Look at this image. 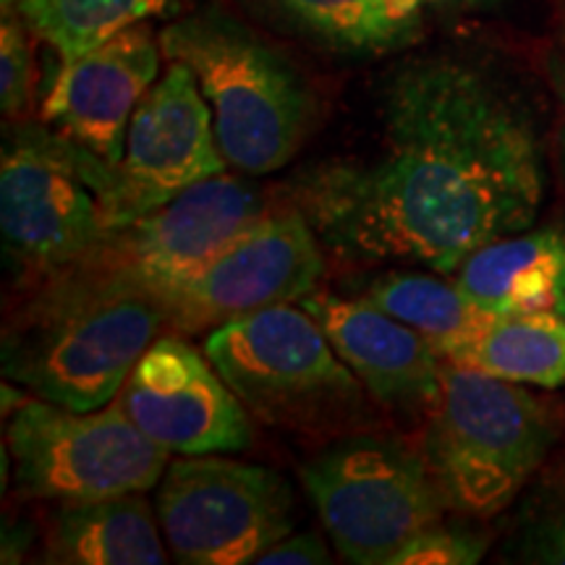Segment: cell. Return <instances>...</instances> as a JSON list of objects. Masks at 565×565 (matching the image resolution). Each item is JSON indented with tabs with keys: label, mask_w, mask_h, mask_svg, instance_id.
Wrapping results in <instances>:
<instances>
[{
	"label": "cell",
	"mask_w": 565,
	"mask_h": 565,
	"mask_svg": "<svg viewBox=\"0 0 565 565\" xmlns=\"http://www.w3.org/2000/svg\"><path fill=\"white\" fill-rule=\"evenodd\" d=\"M377 116L372 152L309 168L288 189L324 249L450 275L532 228L545 200L542 141L490 74L450 55L406 61L380 89Z\"/></svg>",
	"instance_id": "obj_1"
},
{
	"label": "cell",
	"mask_w": 565,
	"mask_h": 565,
	"mask_svg": "<svg viewBox=\"0 0 565 565\" xmlns=\"http://www.w3.org/2000/svg\"><path fill=\"white\" fill-rule=\"evenodd\" d=\"M160 45L168 61L192 68L231 168L267 175L296 158L312 129L315 97L299 68L263 34L207 6L168 24Z\"/></svg>",
	"instance_id": "obj_2"
},
{
	"label": "cell",
	"mask_w": 565,
	"mask_h": 565,
	"mask_svg": "<svg viewBox=\"0 0 565 565\" xmlns=\"http://www.w3.org/2000/svg\"><path fill=\"white\" fill-rule=\"evenodd\" d=\"M267 212L270 200L257 183L215 175L150 215L103 233L100 242L79 259L34 282L30 299L152 296L162 301Z\"/></svg>",
	"instance_id": "obj_3"
},
{
	"label": "cell",
	"mask_w": 565,
	"mask_h": 565,
	"mask_svg": "<svg viewBox=\"0 0 565 565\" xmlns=\"http://www.w3.org/2000/svg\"><path fill=\"white\" fill-rule=\"evenodd\" d=\"M555 435L550 406L524 387L445 359L440 404L419 454L448 511L484 519L513 503Z\"/></svg>",
	"instance_id": "obj_4"
},
{
	"label": "cell",
	"mask_w": 565,
	"mask_h": 565,
	"mask_svg": "<svg viewBox=\"0 0 565 565\" xmlns=\"http://www.w3.org/2000/svg\"><path fill=\"white\" fill-rule=\"evenodd\" d=\"M202 351L246 412L270 427L328 433L366 419L370 393L303 307L233 317L210 330Z\"/></svg>",
	"instance_id": "obj_5"
},
{
	"label": "cell",
	"mask_w": 565,
	"mask_h": 565,
	"mask_svg": "<svg viewBox=\"0 0 565 565\" xmlns=\"http://www.w3.org/2000/svg\"><path fill=\"white\" fill-rule=\"evenodd\" d=\"M162 330L166 307L152 296L26 299L3 330V374L47 404L95 412L121 393Z\"/></svg>",
	"instance_id": "obj_6"
},
{
	"label": "cell",
	"mask_w": 565,
	"mask_h": 565,
	"mask_svg": "<svg viewBox=\"0 0 565 565\" xmlns=\"http://www.w3.org/2000/svg\"><path fill=\"white\" fill-rule=\"evenodd\" d=\"M116 168L40 124L6 131L0 231L6 257L34 282L68 267L108 233Z\"/></svg>",
	"instance_id": "obj_7"
},
{
	"label": "cell",
	"mask_w": 565,
	"mask_h": 565,
	"mask_svg": "<svg viewBox=\"0 0 565 565\" xmlns=\"http://www.w3.org/2000/svg\"><path fill=\"white\" fill-rule=\"evenodd\" d=\"M301 482L338 555L353 565H391L448 511L419 450L372 433L324 445L303 463Z\"/></svg>",
	"instance_id": "obj_8"
},
{
	"label": "cell",
	"mask_w": 565,
	"mask_h": 565,
	"mask_svg": "<svg viewBox=\"0 0 565 565\" xmlns=\"http://www.w3.org/2000/svg\"><path fill=\"white\" fill-rule=\"evenodd\" d=\"M6 437L17 490L30 500L87 503L147 492L171 463V454L141 433L118 401L95 412L24 401Z\"/></svg>",
	"instance_id": "obj_9"
},
{
	"label": "cell",
	"mask_w": 565,
	"mask_h": 565,
	"mask_svg": "<svg viewBox=\"0 0 565 565\" xmlns=\"http://www.w3.org/2000/svg\"><path fill=\"white\" fill-rule=\"evenodd\" d=\"M154 508L166 545L183 565L257 563L296 529L291 484L267 466L223 454L168 463Z\"/></svg>",
	"instance_id": "obj_10"
},
{
	"label": "cell",
	"mask_w": 565,
	"mask_h": 565,
	"mask_svg": "<svg viewBox=\"0 0 565 565\" xmlns=\"http://www.w3.org/2000/svg\"><path fill=\"white\" fill-rule=\"evenodd\" d=\"M322 242L296 204L270 210L231 242L207 267L162 299L168 330L200 335L223 322L317 291Z\"/></svg>",
	"instance_id": "obj_11"
},
{
	"label": "cell",
	"mask_w": 565,
	"mask_h": 565,
	"mask_svg": "<svg viewBox=\"0 0 565 565\" xmlns=\"http://www.w3.org/2000/svg\"><path fill=\"white\" fill-rule=\"evenodd\" d=\"M228 171L210 103L192 68L168 61L134 110L124 160L113 171L108 231L160 210L175 196Z\"/></svg>",
	"instance_id": "obj_12"
},
{
	"label": "cell",
	"mask_w": 565,
	"mask_h": 565,
	"mask_svg": "<svg viewBox=\"0 0 565 565\" xmlns=\"http://www.w3.org/2000/svg\"><path fill=\"white\" fill-rule=\"evenodd\" d=\"M116 401L168 454H236L254 440L252 414L207 353L179 333L160 335L141 353Z\"/></svg>",
	"instance_id": "obj_13"
},
{
	"label": "cell",
	"mask_w": 565,
	"mask_h": 565,
	"mask_svg": "<svg viewBox=\"0 0 565 565\" xmlns=\"http://www.w3.org/2000/svg\"><path fill=\"white\" fill-rule=\"evenodd\" d=\"M162 55L160 34L147 21L118 32L58 68L42 118L116 168L124 160L134 110L158 82Z\"/></svg>",
	"instance_id": "obj_14"
},
{
	"label": "cell",
	"mask_w": 565,
	"mask_h": 565,
	"mask_svg": "<svg viewBox=\"0 0 565 565\" xmlns=\"http://www.w3.org/2000/svg\"><path fill=\"white\" fill-rule=\"evenodd\" d=\"M301 307L320 322L372 401L408 422L429 419L440 404L445 359L427 338L362 296L345 299L333 291H312Z\"/></svg>",
	"instance_id": "obj_15"
},
{
	"label": "cell",
	"mask_w": 565,
	"mask_h": 565,
	"mask_svg": "<svg viewBox=\"0 0 565 565\" xmlns=\"http://www.w3.org/2000/svg\"><path fill=\"white\" fill-rule=\"evenodd\" d=\"M254 17L270 21L328 53L372 58L408 47L422 34L429 0H242Z\"/></svg>",
	"instance_id": "obj_16"
},
{
	"label": "cell",
	"mask_w": 565,
	"mask_h": 565,
	"mask_svg": "<svg viewBox=\"0 0 565 565\" xmlns=\"http://www.w3.org/2000/svg\"><path fill=\"white\" fill-rule=\"evenodd\" d=\"M458 286L500 317H565V233H511L482 246L458 267Z\"/></svg>",
	"instance_id": "obj_17"
},
{
	"label": "cell",
	"mask_w": 565,
	"mask_h": 565,
	"mask_svg": "<svg viewBox=\"0 0 565 565\" xmlns=\"http://www.w3.org/2000/svg\"><path fill=\"white\" fill-rule=\"evenodd\" d=\"M160 519L141 492L61 503L45 534L42 561L55 565L168 563Z\"/></svg>",
	"instance_id": "obj_18"
},
{
	"label": "cell",
	"mask_w": 565,
	"mask_h": 565,
	"mask_svg": "<svg viewBox=\"0 0 565 565\" xmlns=\"http://www.w3.org/2000/svg\"><path fill=\"white\" fill-rule=\"evenodd\" d=\"M364 282L362 299L414 328L443 359L456 356L500 320L458 282L429 273H383Z\"/></svg>",
	"instance_id": "obj_19"
},
{
	"label": "cell",
	"mask_w": 565,
	"mask_h": 565,
	"mask_svg": "<svg viewBox=\"0 0 565 565\" xmlns=\"http://www.w3.org/2000/svg\"><path fill=\"white\" fill-rule=\"evenodd\" d=\"M448 362L475 366L505 383L561 387L565 383V317L550 312L500 317Z\"/></svg>",
	"instance_id": "obj_20"
},
{
	"label": "cell",
	"mask_w": 565,
	"mask_h": 565,
	"mask_svg": "<svg viewBox=\"0 0 565 565\" xmlns=\"http://www.w3.org/2000/svg\"><path fill=\"white\" fill-rule=\"evenodd\" d=\"M173 0H19L32 34L68 66L141 21L162 17Z\"/></svg>",
	"instance_id": "obj_21"
},
{
	"label": "cell",
	"mask_w": 565,
	"mask_h": 565,
	"mask_svg": "<svg viewBox=\"0 0 565 565\" xmlns=\"http://www.w3.org/2000/svg\"><path fill=\"white\" fill-rule=\"evenodd\" d=\"M30 24L19 6L3 9L0 21V108L6 118H19L32 100V42Z\"/></svg>",
	"instance_id": "obj_22"
},
{
	"label": "cell",
	"mask_w": 565,
	"mask_h": 565,
	"mask_svg": "<svg viewBox=\"0 0 565 565\" xmlns=\"http://www.w3.org/2000/svg\"><path fill=\"white\" fill-rule=\"evenodd\" d=\"M487 553V536L445 521L424 526L393 555L391 565H475Z\"/></svg>",
	"instance_id": "obj_23"
},
{
	"label": "cell",
	"mask_w": 565,
	"mask_h": 565,
	"mask_svg": "<svg viewBox=\"0 0 565 565\" xmlns=\"http://www.w3.org/2000/svg\"><path fill=\"white\" fill-rule=\"evenodd\" d=\"M515 557L526 563L565 565V500L542 508L519 536Z\"/></svg>",
	"instance_id": "obj_24"
},
{
	"label": "cell",
	"mask_w": 565,
	"mask_h": 565,
	"mask_svg": "<svg viewBox=\"0 0 565 565\" xmlns=\"http://www.w3.org/2000/svg\"><path fill=\"white\" fill-rule=\"evenodd\" d=\"M259 565H322L333 563L330 550L317 532H291L259 555Z\"/></svg>",
	"instance_id": "obj_25"
},
{
	"label": "cell",
	"mask_w": 565,
	"mask_h": 565,
	"mask_svg": "<svg viewBox=\"0 0 565 565\" xmlns=\"http://www.w3.org/2000/svg\"><path fill=\"white\" fill-rule=\"evenodd\" d=\"M429 3H456V6H479V3H490V0H429Z\"/></svg>",
	"instance_id": "obj_26"
}]
</instances>
